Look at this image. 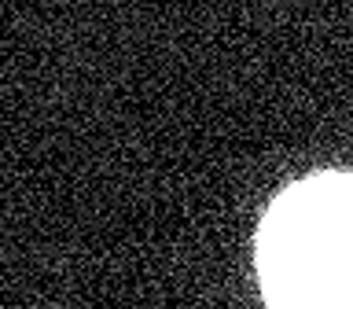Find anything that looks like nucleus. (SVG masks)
<instances>
[{
    "instance_id": "f257e3e1",
    "label": "nucleus",
    "mask_w": 353,
    "mask_h": 309,
    "mask_svg": "<svg viewBox=\"0 0 353 309\" xmlns=\"http://www.w3.org/2000/svg\"><path fill=\"white\" fill-rule=\"evenodd\" d=\"M261 272L276 309H353V177H316L276 203Z\"/></svg>"
}]
</instances>
